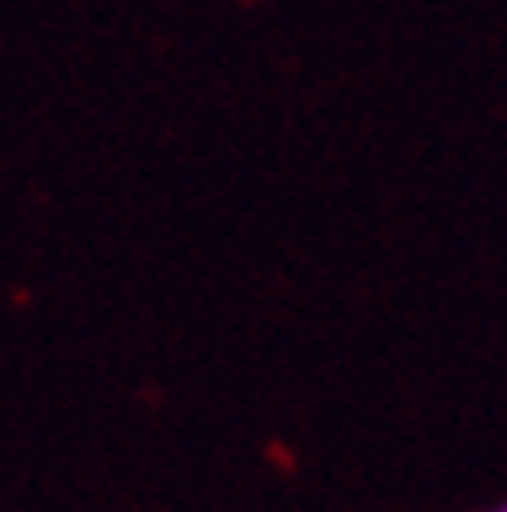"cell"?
Listing matches in <instances>:
<instances>
[{
  "mask_svg": "<svg viewBox=\"0 0 507 512\" xmlns=\"http://www.w3.org/2000/svg\"><path fill=\"white\" fill-rule=\"evenodd\" d=\"M493 512H507V503H503V508H493Z\"/></svg>",
  "mask_w": 507,
  "mask_h": 512,
  "instance_id": "obj_1",
  "label": "cell"
}]
</instances>
